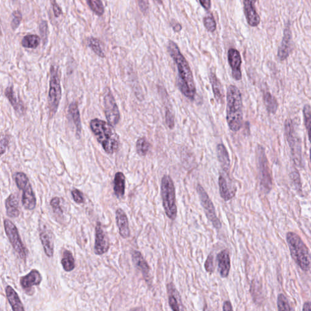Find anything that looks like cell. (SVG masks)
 Wrapping results in <instances>:
<instances>
[{"instance_id": "cell-1", "label": "cell", "mask_w": 311, "mask_h": 311, "mask_svg": "<svg viewBox=\"0 0 311 311\" xmlns=\"http://www.w3.org/2000/svg\"><path fill=\"white\" fill-rule=\"evenodd\" d=\"M168 51L177 66L178 87L188 99L193 100L196 95V86L189 63L174 41L168 42Z\"/></svg>"}, {"instance_id": "cell-2", "label": "cell", "mask_w": 311, "mask_h": 311, "mask_svg": "<svg viewBox=\"0 0 311 311\" xmlns=\"http://www.w3.org/2000/svg\"><path fill=\"white\" fill-rule=\"evenodd\" d=\"M227 122L230 129L237 132L241 129L243 121L242 100L237 87L230 85L227 92Z\"/></svg>"}, {"instance_id": "cell-3", "label": "cell", "mask_w": 311, "mask_h": 311, "mask_svg": "<svg viewBox=\"0 0 311 311\" xmlns=\"http://www.w3.org/2000/svg\"><path fill=\"white\" fill-rule=\"evenodd\" d=\"M90 127L106 153L113 154L118 150L119 136L113 125L102 120L95 119L91 121Z\"/></svg>"}, {"instance_id": "cell-4", "label": "cell", "mask_w": 311, "mask_h": 311, "mask_svg": "<svg viewBox=\"0 0 311 311\" xmlns=\"http://www.w3.org/2000/svg\"><path fill=\"white\" fill-rule=\"evenodd\" d=\"M286 241L294 261L301 270L308 271L311 265V255L305 243L299 235L293 232L287 233Z\"/></svg>"}, {"instance_id": "cell-5", "label": "cell", "mask_w": 311, "mask_h": 311, "mask_svg": "<svg viewBox=\"0 0 311 311\" xmlns=\"http://www.w3.org/2000/svg\"><path fill=\"white\" fill-rule=\"evenodd\" d=\"M161 192L165 213L168 218L174 220L177 216L176 193L173 181L168 175L162 179Z\"/></svg>"}, {"instance_id": "cell-6", "label": "cell", "mask_w": 311, "mask_h": 311, "mask_svg": "<svg viewBox=\"0 0 311 311\" xmlns=\"http://www.w3.org/2000/svg\"><path fill=\"white\" fill-rule=\"evenodd\" d=\"M50 90H49V109L50 114L54 115L57 111L61 99V89L59 70L58 68L53 65L51 68Z\"/></svg>"}, {"instance_id": "cell-7", "label": "cell", "mask_w": 311, "mask_h": 311, "mask_svg": "<svg viewBox=\"0 0 311 311\" xmlns=\"http://www.w3.org/2000/svg\"><path fill=\"white\" fill-rule=\"evenodd\" d=\"M15 181L18 189L23 192V206L28 210H34L36 207V197L27 174L22 172L16 173Z\"/></svg>"}, {"instance_id": "cell-8", "label": "cell", "mask_w": 311, "mask_h": 311, "mask_svg": "<svg viewBox=\"0 0 311 311\" xmlns=\"http://www.w3.org/2000/svg\"><path fill=\"white\" fill-rule=\"evenodd\" d=\"M285 134L289 144L292 157L294 163L299 166L302 163V154H301V142L299 135L296 131L294 122L291 119H287L285 122Z\"/></svg>"}, {"instance_id": "cell-9", "label": "cell", "mask_w": 311, "mask_h": 311, "mask_svg": "<svg viewBox=\"0 0 311 311\" xmlns=\"http://www.w3.org/2000/svg\"><path fill=\"white\" fill-rule=\"evenodd\" d=\"M257 160L261 187L265 193H269L272 189V178L264 149L261 145H258L257 148Z\"/></svg>"}, {"instance_id": "cell-10", "label": "cell", "mask_w": 311, "mask_h": 311, "mask_svg": "<svg viewBox=\"0 0 311 311\" xmlns=\"http://www.w3.org/2000/svg\"><path fill=\"white\" fill-rule=\"evenodd\" d=\"M5 230L10 242L22 260L27 258V252L23 244L17 227L9 219L4 220Z\"/></svg>"}, {"instance_id": "cell-11", "label": "cell", "mask_w": 311, "mask_h": 311, "mask_svg": "<svg viewBox=\"0 0 311 311\" xmlns=\"http://www.w3.org/2000/svg\"><path fill=\"white\" fill-rule=\"evenodd\" d=\"M196 190L207 218L212 223L214 228L217 229H221V223L216 215L215 207L208 194L199 184L197 185Z\"/></svg>"}, {"instance_id": "cell-12", "label": "cell", "mask_w": 311, "mask_h": 311, "mask_svg": "<svg viewBox=\"0 0 311 311\" xmlns=\"http://www.w3.org/2000/svg\"><path fill=\"white\" fill-rule=\"evenodd\" d=\"M103 104H104L107 121L113 126H116L118 124L120 120V113L114 97H113L111 91L108 88L105 91Z\"/></svg>"}, {"instance_id": "cell-13", "label": "cell", "mask_w": 311, "mask_h": 311, "mask_svg": "<svg viewBox=\"0 0 311 311\" xmlns=\"http://www.w3.org/2000/svg\"><path fill=\"white\" fill-rule=\"evenodd\" d=\"M109 241L106 233L103 231L101 223H97L96 227V239L95 253L97 255H101L108 251Z\"/></svg>"}, {"instance_id": "cell-14", "label": "cell", "mask_w": 311, "mask_h": 311, "mask_svg": "<svg viewBox=\"0 0 311 311\" xmlns=\"http://www.w3.org/2000/svg\"><path fill=\"white\" fill-rule=\"evenodd\" d=\"M228 61L232 69L233 79L240 80L242 79L241 63L242 60L240 53L235 49L231 48L228 51Z\"/></svg>"}, {"instance_id": "cell-15", "label": "cell", "mask_w": 311, "mask_h": 311, "mask_svg": "<svg viewBox=\"0 0 311 311\" xmlns=\"http://www.w3.org/2000/svg\"><path fill=\"white\" fill-rule=\"evenodd\" d=\"M292 40V33L290 26L288 24L284 31L283 39L278 51V58L281 61H284L289 57L293 47Z\"/></svg>"}, {"instance_id": "cell-16", "label": "cell", "mask_w": 311, "mask_h": 311, "mask_svg": "<svg viewBox=\"0 0 311 311\" xmlns=\"http://www.w3.org/2000/svg\"><path fill=\"white\" fill-rule=\"evenodd\" d=\"M257 0H243L244 11L248 24L252 27H258L260 23V17L255 8Z\"/></svg>"}, {"instance_id": "cell-17", "label": "cell", "mask_w": 311, "mask_h": 311, "mask_svg": "<svg viewBox=\"0 0 311 311\" xmlns=\"http://www.w3.org/2000/svg\"><path fill=\"white\" fill-rule=\"evenodd\" d=\"M42 281V277L40 272L36 270H32L28 274L20 278V284L25 291H30L34 286H38Z\"/></svg>"}, {"instance_id": "cell-18", "label": "cell", "mask_w": 311, "mask_h": 311, "mask_svg": "<svg viewBox=\"0 0 311 311\" xmlns=\"http://www.w3.org/2000/svg\"><path fill=\"white\" fill-rule=\"evenodd\" d=\"M167 293L168 303H169L171 309L175 311L185 309L183 308V304L182 301H181L180 295L173 283L167 284Z\"/></svg>"}, {"instance_id": "cell-19", "label": "cell", "mask_w": 311, "mask_h": 311, "mask_svg": "<svg viewBox=\"0 0 311 311\" xmlns=\"http://www.w3.org/2000/svg\"><path fill=\"white\" fill-rule=\"evenodd\" d=\"M116 213L117 226L118 227L120 235L123 238H127L130 235L127 216L121 209L117 210Z\"/></svg>"}, {"instance_id": "cell-20", "label": "cell", "mask_w": 311, "mask_h": 311, "mask_svg": "<svg viewBox=\"0 0 311 311\" xmlns=\"http://www.w3.org/2000/svg\"><path fill=\"white\" fill-rule=\"evenodd\" d=\"M218 270L220 275L223 278L228 277L231 270V258L228 250H223L217 255Z\"/></svg>"}, {"instance_id": "cell-21", "label": "cell", "mask_w": 311, "mask_h": 311, "mask_svg": "<svg viewBox=\"0 0 311 311\" xmlns=\"http://www.w3.org/2000/svg\"><path fill=\"white\" fill-rule=\"evenodd\" d=\"M132 259L136 268L142 272L145 279H148L150 277V269L141 253L135 251L132 254Z\"/></svg>"}, {"instance_id": "cell-22", "label": "cell", "mask_w": 311, "mask_h": 311, "mask_svg": "<svg viewBox=\"0 0 311 311\" xmlns=\"http://www.w3.org/2000/svg\"><path fill=\"white\" fill-rule=\"evenodd\" d=\"M6 214L9 218H17L19 215L18 197L14 194H10L5 202Z\"/></svg>"}, {"instance_id": "cell-23", "label": "cell", "mask_w": 311, "mask_h": 311, "mask_svg": "<svg viewBox=\"0 0 311 311\" xmlns=\"http://www.w3.org/2000/svg\"><path fill=\"white\" fill-rule=\"evenodd\" d=\"M6 294L10 305L11 306L13 310H25L24 304H23L21 300L19 299L18 295L11 286H8L6 287Z\"/></svg>"}, {"instance_id": "cell-24", "label": "cell", "mask_w": 311, "mask_h": 311, "mask_svg": "<svg viewBox=\"0 0 311 311\" xmlns=\"http://www.w3.org/2000/svg\"><path fill=\"white\" fill-rule=\"evenodd\" d=\"M40 238L45 254L48 257H53L54 247L53 233L50 231H43L40 233Z\"/></svg>"}, {"instance_id": "cell-25", "label": "cell", "mask_w": 311, "mask_h": 311, "mask_svg": "<svg viewBox=\"0 0 311 311\" xmlns=\"http://www.w3.org/2000/svg\"><path fill=\"white\" fill-rule=\"evenodd\" d=\"M209 77L214 96H215L216 102L219 103H223L224 102V98H225V94H224L221 82H220L216 74L213 72L210 73Z\"/></svg>"}, {"instance_id": "cell-26", "label": "cell", "mask_w": 311, "mask_h": 311, "mask_svg": "<svg viewBox=\"0 0 311 311\" xmlns=\"http://www.w3.org/2000/svg\"><path fill=\"white\" fill-rule=\"evenodd\" d=\"M217 157L224 170L228 172L231 167V160L229 154L225 145L222 144L217 146Z\"/></svg>"}, {"instance_id": "cell-27", "label": "cell", "mask_w": 311, "mask_h": 311, "mask_svg": "<svg viewBox=\"0 0 311 311\" xmlns=\"http://www.w3.org/2000/svg\"><path fill=\"white\" fill-rule=\"evenodd\" d=\"M219 187L220 195L223 199L229 201L235 196L236 190L230 189L226 178L222 175L219 177Z\"/></svg>"}, {"instance_id": "cell-28", "label": "cell", "mask_w": 311, "mask_h": 311, "mask_svg": "<svg viewBox=\"0 0 311 311\" xmlns=\"http://www.w3.org/2000/svg\"><path fill=\"white\" fill-rule=\"evenodd\" d=\"M125 191V177L124 173L118 172L116 174L114 180V192L115 195L119 197L124 196Z\"/></svg>"}, {"instance_id": "cell-29", "label": "cell", "mask_w": 311, "mask_h": 311, "mask_svg": "<svg viewBox=\"0 0 311 311\" xmlns=\"http://www.w3.org/2000/svg\"><path fill=\"white\" fill-rule=\"evenodd\" d=\"M69 113L76 127L78 134H80L82 125H81L80 116L79 108L76 103H71L69 106Z\"/></svg>"}, {"instance_id": "cell-30", "label": "cell", "mask_w": 311, "mask_h": 311, "mask_svg": "<svg viewBox=\"0 0 311 311\" xmlns=\"http://www.w3.org/2000/svg\"><path fill=\"white\" fill-rule=\"evenodd\" d=\"M61 262L63 270L66 272H71L75 268V260L72 252L70 251L65 250L63 252Z\"/></svg>"}, {"instance_id": "cell-31", "label": "cell", "mask_w": 311, "mask_h": 311, "mask_svg": "<svg viewBox=\"0 0 311 311\" xmlns=\"http://www.w3.org/2000/svg\"><path fill=\"white\" fill-rule=\"evenodd\" d=\"M5 95L16 111L19 113L24 111V105L22 104L20 100H18L17 97L15 96L12 87H9L8 88H6Z\"/></svg>"}, {"instance_id": "cell-32", "label": "cell", "mask_w": 311, "mask_h": 311, "mask_svg": "<svg viewBox=\"0 0 311 311\" xmlns=\"http://www.w3.org/2000/svg\"><path fill=\"white\" fill-rule=\"evenodd\" d=\"M264 102L269 113L275 114L277 112L278 106L277 100L270 93L264 94Z\"/></svg>"}, {"instance_id": "cell-33", "label": "cell", "mask_w": 311, "mask_h": 311, "mask_svg": "<svg viewBox=\"0 0 311 311\" xmlns=\"http://www.w3.org/2000/svg\"><path fill=\"white\" fill-rule=\"evenodd\" d=\"M40 43V38L37 35H27L23 38L22 46L26 48L35 49Z\"/></svg>"}, {"instance_id": "cell-34", "label": "cell", "mask_w": 311, "mask_h": 311, "mask_svg": "<svg viewBox=\"0 0 311 311\" xmlns=\"http://www.w3.org/2000/svg\"><path fill=\"white\" fill-rule=\"evenodd\" d=\"M87 45L97 56L100 57H105V54L102 50L101 42L95 37H90L87 39Z\"/></svg>"}, {"instance_id": "cell-35", "label": "cell", "mask_w": 311, "mask_h": 311, "mask_svg": "<svg viewBox=\"0 0 311 311\" xmlns=\"http://www.w3.org/2000/svg\"><path fill=\"white\" fill-rule=\"evenodd\" d=\"M303 118L305 124L307 135L311 143V108L308 105H304L303 110Z\"/></svg>"}, {"instance_id": "cell-36", "label": "cell", "mask_w": 311, "mask_h": 311, "mask_svg": "<svg viewBox=\"0 0 311 311\" xmlns=\"http://www.w3.org/2000/svg\"><path fill=\"white\" fill-rule=\"evenodd\" d=\"M150 146L147 139L145 138H139L136 142V151L141 157H144L148 153Z\"/></svg>"}, {"instance_id": "cell-37", "label": "cell", "mask_w": 311, "mask_h": 311, "mask_svg": "<svg viewBox=\"0 0 311 311\" xmlns=\"http://www.w3.org/2000/svg\"><path fill=\"white\" fill-rule=\"evenodd\" d=\"M86 2L90 8L97 15L102 16L104 14V7H103L102 0H86Z\"/></svg>"}, {"instance_id": "cell-38", "label": "cell", "mask_w": 311, "mask_h": 311, "mask_svg": "<svg viewBox=\"0 0 311 311\" xmlns=\"http://www.w3.org/2000/svg\"><path fill=\"white\" fill-rule=\"evenodd\" d=\"M277 306L278 310H292L289 301L283 294H280L277 298Z\"/></svg>"}, {"instance_id": "cell-39", "label": "cell", "mask_w": 311, "mask_h": 311, "mask_svg": "<svg viewBox=\"0 0 311 311\" xmlns=\"http://www.w3.org/2000/svg\"><path fill=\"white\" fill-rule=\"evenodd\" d=\"M204 27L207 30L210 32H213L216 31V24L212 14L207 15L203 19Z\"/></svg>"}, {"instance_id": "cell-40", "label": "cell", "mask_w": 311, "mask_h": 311, "mask_svg": "<svg viewBox=\"0 0 311 311\" xmlns=\"http://www.w3.org/2000/svg\"><path fill=\"white\" fill-rule=\"evenodd\" d=\"M22 14L19 11H15L12 14V19L11 21V27L13 30H16L21 24Z\"/></svg>"}, {"instance_id": "cell-41", "label": "cell", "mask_w": 311, "mask_h": 311, "mask_svg": "<svg viewBox=\"0 0 311 311\" xmlns=\"http://www.w3.org/2000/svg\"><path fill=\"white\" fill-rule=\"evenodd\" d=\"M51 206L53 207L54 212L57 214L63 213V210L60 206V199L58 197H54L51 201Z\"/></svg>"}, {"instance_id": "cell-42", "label": "cell", "mask_w": 311, "mask_h": 311, "mask_svg": "<svg viewBox=\"0 0 311 311\" xmlns=\"http://www.w3.org/2000/svg\"><path fill=\"white\" fill-rule=\"evenodd\" d=\"M165 122L168 127L172 129L174 126V116L170 109H167L165 113Z\"/></svg>"}, {"instance_id": "cell-43", "label": "cell", "mask_w": 311, "mask_h": 311, "mask_svg": "<svg viewBox=\"0 0 311 311\" xmlns=\"http://www.w3.org/2000/svg\"><path fill=\"white\" fill-rule=\"evenodd\" d=\"M205 269L207 272L212 273L215 270L214 267V257L213 254H210L205 262Z\"/></svg>"}, {"instance_id": "cell-44", "label": "cell", "mask_w": 311, "mask_h": 311, "mask_svg": "<svg viewBox=\"0 0 311 311\" xmlns=\"http://www.w3.org/2000/svg\"><path fill=\"white\" fill-rule=\"evenodd\" d=\"M291 180H293V182L294 186H296L297 190L301 191V184L300 181V174L297 171H294L292 172L291 174Z\"/></svg>"}, {"instance_id": "cell-45", "label": "cell", "mask_w": 311, "mask_h": 311, "mask_svg": "<svg viewBox=\"0 0 311 311\" xmlns=\"http://www.w3.org/2000/svg\"><path fill=\"white\" fill-rule=\"evenodd\" d=\"M74 202L77 204H82L84 203L83 194L81 191L74 189L71 192Z\"/></svg>"}, {"instance_id": "cell-46", "label": "cell", "mask_w": 311, "mask_h": 311, "mask_svg": "<svg viewBox=\"0 0 311 311\" xmlns=\"http://www.w3.org/2000/svg\"><path fill=\"white\" fill-rule=\"evenodd\" d=\"M40 33L43 38V40H47L48 34V26L47 21H42L40 27Z\"/></svg>"}, {"instance_id": "cell-47", "label": "cell", "mask_w": 311, "mask_h": 311, "mask_svg": "<svg viewBox=\"0 0 311 311\" xmlns=\"http://www.w3.org/2000/svg\"><path fill=\"white\" fill-rule=\"evenodd\" d=\"M52 6H53V12L55 17H60L61 14H62V10H61L59 5L56 2V0H51Z\"/></svg>"}, {"instance_id": "cell-48", "label": "cell", "mask_w": 311, "mask_h": 311, "mask_svg": "<svg viewBox=\"0 0 311 311\" xmlns=\"http://www.w3.org/2000/svg\"><path fill=\"white\" fill-rule=\"evenodd\" d=\"M139 7L144 14H147L149 8L148 0H138Z\"/></svg>"}, {"instance_id": "cell-49", "label": "cell", "mask_w": 311, "mask_h": 311, "mask_svg": "<svg viewBox=\"0 0 311 311\" xmlns=\"http://www.w3.org/2000/svg\"><path fill=\"white\" fill-rule=\"evenodd\" d=\"M9 143L8 139L6 138H2L1 141V153L2 154H4L6 151V147Z\"/></svg>"}, {"instance_id": "cell-50", "label": "cell", "mask_w": 311, "mask_h": 311, "mask_svg": "<svg viewBox=\"0 0 311 311\" xmlns=\"http://www.w3.org/2000/svg\"><path fill=\"white\" fill-rule=\"evenodd\" d=\"M200 4L206 10L211 8V0H199Z\"/></svg>"}, {"instance_id": "cell-51", "label": "cell", "mask_w": 311, "mask_h": 311, "mask_svg": "<svg viewBox=\"0 0 311 311\" xmlns=\"http://www.w3.org/2000/svg\"><path fill=\"white\" fill-rule=\"evenodd\" d=\"M223 310H233L232 304L229 301H225L223 305Z\"/></svg>"}, {"instance_id": "cell-52", "label": "cell", "mask_w": 311, "mask_h": 311, "mask_svg": "<svg viewBox=\"0 0 311 311\" xmlns=\"http://www.w3.org/2000/svg\"><path fill=\"white\" fill-rule=\"evenodd\" d=\"M303 310H311V302H306L303 304Z\"/></svg>"}, {"instance_id": "cell-53", "label": "cell", "mask_w": 311, "mask_h": 311, "mask_svg": "<svg viewBox=\"0 0 311 311\" xmlns=\"http://www.w3.org/2000/svg\"><path fill=\"white\" fill-rule=\"evenodd\" d=\"M173 28V30L174 32H178L181 31V29H182V26H181L179 24H177L174 25Z\"/></svg>"}, {"instance_id": "cell-54", "label": "cell", "mask_w": 311, "mask_h": 311, "mask_svg": "<svg viewBox=\"0 0 311 311\" xmlns=\"http://www.w3.org/2000/svg\"><path fill=\"white\" fill-rule=\"evenodd\" d=\"M310 162H311V148L310 149Z\"/></svg>"}, {"instance_id": "cell-55", "label": "cell", "mask_w": 311, "mask_h": 311, "mask_svg": "<svg viewBox=\"0 0 311 311\" xmlns=\"http://www.w3.org/2000/svg\"><path fill=\"white\" fill-rule=\"evenodd\" d=\"M13 1H16V0H13Z\"/></svg>"}]
</instances>
